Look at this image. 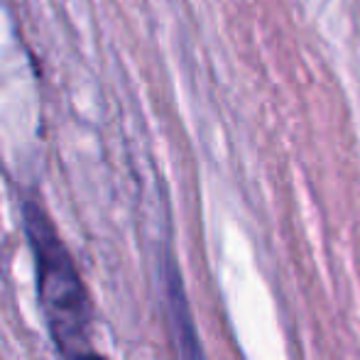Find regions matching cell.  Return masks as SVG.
<instances>
[{"label":"cell","instance_id":"6da1fadb","mask_svg":"<svg viewBox=\"0 0 360 360\" xmlns=\"http://www.w3.org/2000/svg\"><path fill=\"white\" fill-rule=\"evenodd\" d=\"M25 231L34 252L39 304L54 341L67 353V358L89 351L86 348V333L91 323L89 294L47 211L34 201L25 204Z\"/></svg>","mask_w":360,"mask_h":360},{"label":"cell","instance_id":"7a4b0ae2","mask_svg":"<svg viewBox=\"0 0 360 360\" xmlns=\"http://www.w3.org/2000/svg\"><path fill=\"white\" fill-rule=\"evenodd\" d=\"M169 299L172 307H174V316L181 319L179 323V341H181V353H184L186 360H201L199 353V343L194 338V331H191V321H189V311H186V302L184 294H181V285L176 282V277H172L169 282Z\"/></svg>","mask_w":360,"mask_h":360},{"label":"cell","instance_id":"3957f363","mask_svg":"<svg viewBox=\"0 0 360 360\" xmlns=\"http://www.w3.org/2000/svg\"><path fill=\"white\" fill-rule=\"evenodd\" d=\"M69 360H108L105 356H98V353H94V351H81V353H76V356H72Z\"/></svg>","mask_w":360,"mask_h":360}]
</instances>
